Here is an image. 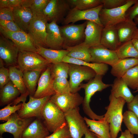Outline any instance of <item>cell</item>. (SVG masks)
Masks as SVG:
<instances>
[{
    "instance_id": "cell-1",
    "label": "cell",
    "mask_w": 138,
    "mask_h": 138,
    "mask_svg": "<svg viewBox=\"0 0 138 138\" xmlns=\"http://www.w3.org/2000/svg\"><path fill=\"white\" fill-rule=\"evenodd\" d=\"M109 99L110 103L105 108L107 111L103 118L109 124L111 138H117L118 133L121 131L123 110L126 102L123 98H117L111 94Z\"/></svg>"
},
{
    "instance_id": "cell-2",
    "label": "cell",
    "mask_w": 138,
    "mask_h": 138,
    "mask_svg": "<svg viewBox=\"0 0 138 138\" xmlns=\"http://www.w3.org/2000/svg\"><path fill=\"white\" fill-rule=\"evenodd\" d=\"M102 77L103 76L96 75L87 83L81 84L80 86V88L84 89L85 90V95L82 103L83 111L85 114L94 120L101 119L104 116L97 115L92 110L90 106L91 98L97 92L102 91L112 85L103 83Z\"/></svg>"
},
{
    "instance_id": "cell-3",
    "label": "cell",
    "mask_w": 138,
    "mask_h": 138,
    "mask_svg": "<svg viewBox=\"0 0 138 138\" xmlns=\"http://www.w3.org/2000/svg\"><path fill=\"white\" fill-rule=\"evenodd\" d=\"M43 123L49 132H53L66 123L64 113L49 100L42 112Z\"/></svg>"
},
{
    "instance_id": "cell-4",
    "label": "cell",
    "mask_w": 138,
    "mask_h": 138,
    "mask_svg": "<svg viewBox=\"0 0 138 138\" xmlns=\"http://www.w3.org/2000/svg\"><path fill=\"white\" fill-rule=\"evenodd\" d=\"M28 27L27 33L32 40L36 48L46 47L47 35L46 24L48 21L42 13H34Z\"/></svg>"
},
{
    "instance_id": "cell-5",
    "label": "cell",
    "mask_w": 138,
    "mask_h": 138,
    "mask_svg": "<svg viewBox=\"0 0 138 138\" xmlns=\"http://www.w3.org/2000/svg\"><path fill=\"white\" fill-rule=\"evenodd\" d=\"M51 64L37 53L19 51L17 67L22 72L45 70Z\"/></svg>"
},
{
    "instance_id": "cell-6",
    "label": "cell",
    "mask_w": 138,
    "mask_h": 138,
    "mask_svg": "<svg viewBox=\"0 0 138 138\" xmlns=\"http://www.w3.org/2000/svg\"><path fill=\"white\" fill-rule=\"evenodd\" d=\"M68 75L70 92L77 93L81 88V83L84 80L89 81L96 75L95 71L91 68L84 66L69 64Z\"/></svg>"
},
{
    "instance_id": "cell-7",
    "label": "cell",
    "mask_w": 138,
    "mask_h": 138,
    "mask_svg": "<svg viewBox=\"0 0 138 138\" xmlns=\"http://www.w3.org/2000/svg\"><path fill=\"white\" fill-rule=\"evenodd\" d=\"M136 0H127L126 3L121 7L110 9L102 8L99 15L100 21L104 27L115 26L126 19V13Z\"/></svg>"
},
{
    "instance_id": "cell-8",
    "label": "cell",
    "mask_w": 138,
    "mask_h": 138,
    "mask_svg": "<svg viewBox=\"0 0 138 138\" xmlns=\"http://www.w3.org/2000/svg\"><path fill=\"white\" fill-rule=\"evenodd\" d=\"M87 22L86 21L79 24H71L60 26L64 40V47L75 46L84 42L85 30Z\"/></svg>"
},
{
    "instance_id": "cell-9",
    "label": "cell",
    "mask_w": 138,
    "mask_h": 138,
    "mask_svg": "<svg viewBox=\"0 0 138 138\" xmlns=\"http://www.w3.org/2000/svg\"><path fill=\"white\" fill-rule=\"evenodd\" d=\"M102 4L94 8L86 10H80L75 7L71 9L62 23L64 25L72 24L80 20H86L95 22L102 26L99 18V12L103 8Z\"/></svg>"
},
{
    "instance_id": "cell-10",
    "label": "cell",
    "mask_w": 138,
    "mask_h": 138,
    "mask_svg": "<svg viewBox=\"0 0 138 138\" xmlns=\"http://www.w3.org/2000/svg\"><path fill=\"white\" fill-rule=\"evenodd\" d=\"M51 96H48L41 98H36L29 95V101L25 103L23 100L21 108L18 111V114L21 118L28 119L36 117L42 118L43 109Z\"/></svg>"
},
{
    "instance_id": "cell-11",
    "label": "cell",
    "mask_w": 138,
    "mask_h": 138,
    "mask_svg": "<svg viewBox=\"0 0 138 138\" xmlns=\"http://www.w3.org/2000/svg\"><path fill=\"white\" fill-rule=\"evenodd\" d=\"M68 0H50L42 13L48 21L62 22L71 9Z\"/></svg>"
},
{
    "instance_id": "cell-12",
    "label": "cell",
    "mask_w": 138,
    "mask_h": 138,
    "mask_svg": "<svg viewBox=\"0 0 138 138\" xmlns=\"http://www.w3.org/2000/svg\"><path fill=\"white\" fill-rule=\"evenodd\" d=\"M65 119L72 138H82L88 127L80 114L79 107L64 113Z\"/></svg>"
},
{
    "instance_id": "cell-13",
    "label": "cell",
    "mask_w": 138,
    "mask_h": 138,
    "mask_svg": "<svg viewBox=\"0 0 138 138\" xmlns=\"http://www.w3.org/2000/svg\"><path fill=\"white\" fill-rule=\"evenodd\" d=\"M1 34L12 41L19 51L37 53V48L28 34L22 31L12 32L0 27Z\"/></svg>"
},
{
    "instance_id": "cell-14",
    "label": "cell",
    "mask_w": 138,
    "mask_h": 138,
    "mask_svg": "<svg viewBox=\"0 0 138 138\" xmlns=\"http://www.w3.org/2000/svg\"><path fill=\"white\" fill-rule=\"evenodd\" d=\"M32 118H21L17 113L12 114L7 121L0 124V136L5 132L12 134L14 138H21L23 131L32 121Z\"/></svg>"
},
{
    "instance_id": "cell-15",
    "label": "cell",
    "mask_w": 138,
    "mask_h": 138,
    "mask_svg": "<svg viewBox=\"0 0 138 138\" xmlns=\"http://www.w3.org/2000/svg\"><path fill=\"white\" fill-rule=\"evenodd\" d=\"M84 98L78 93L57 94L51 96L49 100L65 113L82 104Z\"/></svg>"
},
{
    "instance_id": "cell-16",
    "label": "cell",
    "mask_w": 138,
    "mask_h": 138,
    "mask_svg": "<svg viewBox=\"0 0 138 138\" xmlns=\"http://www.w3.org/2000/svg\"><path fill=\"white\" fill-rule=\"evenodd\" d=\"M90 62L103 63L112 66L119 59L116 51L109 50L101 44L90 47Z\"/></svg>"
},
{
    "instance_id": "cell-17",
    "label": "cell",
    "mask_w": 138,
    "mask_h": 138,
    "mask_svg": "<svg viewBox=\"0 0 138 138\" xmlns=\"http://www.w3.org/2000/svg\"><path fill=\"white\" fill-rule=\"evenodd\" d=\"M19 52L18 48L12 41L1 35L0 59L5 64L9 66H17Z\"/></svg>"
},
{
    "instance_id": "cell-18",
    "label": "cell",
    "mask_w": 138,
    "mask_h": 138,
    "mask_svg": "<svg viewBox=\"0 0 138 138\" xmlns=\"http://www.w3.org/2000/svg\"><path fill=\"white\" fill-rule=\"evenodd\" d=\"M47 33L46 39V47L55 50L63 49L64 41L61 35L60 26L55 21H52L46 24Z\"/></svg>"
},
{
    "instance_id": "cell-19",
    "label": "cell",
    "mask_w": 138,
    "mask_h": 138,
    "mask_svg": "<svg viewBox=\"0 0 138 138\" xmlns=\"http://www.w3.org/2000/svg\"><path fill=\"white\" fill-rule=\"evenodd\" d=\"M50 65L44 70L39 79L38 86L33 96L34 98H41L56 94L53 86V79L51 76Z\"/></svg>"
},
{
    "instance_id": "cell-20",
    "label": "cell",
    "mask_w": 138,
    "mask_h": 138,
    "mask_svg": "<svg viewBox=\"0 0 138 138\" xmlns=\"http://www.w3.org/2000/svg\"><path fill=\"white\" fill-rule=\"evenodd\" d=\"M14 21L20 29L27 33L33 13L30 8L20 5L13 8Z\"/></svg>"
},
{
    "instance_id": "cell-21",
    "label": "cell",
    "mask_w": 138,
    "mask_h": 138,
    "mask_svg": "<svg viewBox=\"0 0 138 138\" xmlns=\"http://www.w3.org/2000/svg\"><path fill=\"white\" fill-rule=\"evenodd\" d=\"M40 118L32 121L27 126L21 138H45L49 135V132Z\"/></svg>"
},
{
    "instance_id": "cell-22",
    "label": "cell",
    "mask_w": 138,
    "mask_h": 138,
    "mask_svg": "<svg viewBox=\"0 0 138 138\" xmlns=\"http://www.w3.org/2000/svg\"><path fill=\"white\" fill-rule=\"evenodd\" d=\"M103 28L95 22L87 21L84 42L90 47L100 44Z\"/></svg>"
},
{
    "instance_id": "cell-23",
    "label": "cell",
    "mask_w": 138,
    "mask_h": 138,
    "mask_svg": "<svg viewBox=\"0 0 138 138\" xmlns=\"http://www.w3.org/2000/svg\"><path fill=\"white\" fill-rule=\"evenodd\" d=\"M114 26L121 43L133 39L138 29L136 24L133 20L127 19Z\"/></svg>"
},
{
    "instance_id": "cell-24",
    "label": "cell",
    "mask_w": 138,
    "mask_h": 138,
    "mask_svg": "<svg viewBox=\"0 0 138 138\" xmlns=\"http://www.w3.org/2000/svg\"><path fill=\"white\" fill-rule=\"evenodd\" d=\"M121 43L114 26L104 27L101 44L109 50L116 51Z\"/></svg>"
},
{
    "instance_id": "cell-25",
    "label": "cell",
    "mask_w": 138,
    "mask_h": 138,
    "mask_svg": "<svg viewBox=\"0 0 138 138\" xmlns=\"http://www.w3.org/2000/svg\"><path fill=\"white\" fill-rule=\"evenodd\" d=\"M111 86L110 94L115 97L122 98L127 103L130 102L134 98V96L121 78H115Z\"/></svg>"
},
{
    "instance_id": "cell-26",
    "label": "cell",
    "mask_w": 138,
    "mask_h": 138,
    "mask_svg": "<svg viewBox=\"0 0 138 138\" xmlns=\"http://www.w3.org/2000/svg\"><path fill=\"white\" fill-rule=\"evenodd\" d=\"M84 119L87 126L90 127V131L103 138H111L109 124L103 118L97 121L85 117Z\"/></svg>"
},
{
    "instance_id": "cell-27",
    "label": "cell",
    "mask_w": 138,
    "mask_h": 138,
    "mask_svg": "<svg viewBox=\"0 0 138 138\" xmlns=\"http://www.w3.org/2000/svg\"><path fill=\"white\" fill-rule=\"evenodd\" d=\"M37 52L50 64H56L62 62L64 57L68 51L65 49L55 50L42 46L37 48Z\"/></svg>"
},
{
    "instance_id": "cell-28",
    "label": "cell",
    "mask_w": 138,
    "mask_h": 138,
    "mask_svg": "<svg viewBox=\"0 0 138 138\" xmlns=\"http://www.w3.org/2000/svg\"><path fill=\"white\" fill-rule=\"evenodd\" d=\"M138 65V59L129 58L119 59L112 66L111 73L117 78H121L129 69Z\"/></svg>"
},
{
    "instance_id": "cell-29",
    "label": "cell",
    "mask_w": 138,
    "mask_h": 138,
    "mask_svg": "<svg viewBox=\"0 0 138 138\" xmlns=\"http://www.w3.org/2000/svg\"><path fill=\"white\" fill-rule=\"evenodd\" d=\"M89 48L84 42L75 46L64 47L68 51L67 56L88 62H90L91 60Z\"/></svg>"
},
{
    "instance_id": "cell-30",
    "label": "cell",
    "mask_w": 138,
    "mask_h": 138,
    "mask_svg": "<svg viewBox=\"0 0 138 138\" xmlns=\"http://www.w3.org/2000/svg\"><path fill=\"white\" fill-rule=\"evenodd\" d=\"M20 94L19 90L10 80L0 89V106L12 102L18 97Z\"/></svg>"
},
{
    "instance_id": "cell-31",
    "label": "cell",
    "mask_w": 138,
    "mask_h": 138,
    "mask_svg": "<svg viewBox=\"0 0 138 138\" xmlns=\"http://www.w3.org/2000/svg\"><path fill=\"white\" fill-rule=\"evenodd\" d=\"M62 62L69 64H76L89 67L93 70L96 74L103 76L106 74L109 70L108 65L94 63H90L73 58L66 55L64 57Z\"/></svg>"
},
{
    "instance_id": "cell-32",
    "label": "cell",
    "mask_w": 138,
    "mask_h": 138,
    "mask_svg": "<svg viewBox=\"0 0 138 138\" xmlns=\"http://www.w3.org/2000/svg\"><path fill=\"white\" fill-rule=\"evenodd\" d=\"M8 69L10 80L18 89L21 95L29 93L24 82L23 72L16 66H10Z\"/></svg>"
},
{
    "instance_id": "cell-33",
    "label": "cell",
    "mask_w": 138,
    "mask_h": 138,
    "mask_svg": "<svg viewBox=\"0 0 138 138\" xmlns=\"http://www.w3.org/2000/svg\"><path fill=\"white\" fill-rule=\"evenodd\" d=\"M41 72L38 71H26L23 72L24 82L29 95L33 96Z\"/></svg>"
},
{
    "instance_id": "cell-34",
    "label": "cell",
    "mask_w": 138,
    "mask_h": 138,
    "mask_svg": "<svg viewBox=\"0 0 138 138\" xmlns=\"http://www.w3.org/2000/svg\"><path fill=\"white\" fill-rule=\"evenodd\" d=\"M116 51L119 59L129 58L138 59V52L131 40L121 43Z\"/></svg>"
},
{
    "instance_id": "cell-35",
    "label": "cell",
    "mask_w": 138,
    "mask_h": 138,
    "mask_svg": "<svg viewBox=\"0 0 138 138\" xmlns=\"http://www.w3.org/2000/svg\"><path fill=\"white\" fill-rule=\"evenodd\" d=\"M123 121L131 133L138 135V118L133 112L126 111L123 115Z\"/></svg>"
},
{
    "instance_id": "cell-36",
    "label": "cell",
    "mask_w": 138,
    "mask_h": 138,
    "mask_svg": "<svg viewBox=\"0 0 138 138\" xmlns=\"http://www.w3.org/2000/svg\"><path fill=\"white\" fill-rule=\"evenodd\" d=\"M52 77L53 79L63 77L67 78L69 68V64L62 62L56 64H51L50 65Z\"/></svg>"
},
{
    "instance_id": "cell-37",
    "label": "cell",
    "mask_w": 138,
    "mask_h": 138,
    "mask_svg": "<svg viewBox=\"0 0 138 138\" xmlns=\"http://www.w3.org/2000/svg\"><path fill=\"white\" fill-rule=\"evenodd\" d=\"M121 78L128 87L136 90L138 86V65L128 70Z\"/></svg>"
},
{
    "instance_id": "cell-38",
    "label": "cell",
    "mask_w": 138,
    "mask_h": 138,
    "mask_svg": "<svg viewBox=\"0 0 138 138\" xmlns=\"http://www.w3.org/2000/svg\"><path fill=\"white\" fill-rule=\"evenodd\" d=\"M71 5L80 10H86L102 4L101 0H68Z\"/></svg>"
},
{
    "instance_id": "cell-39",
    "label": "cell",
    "mask_w": 138,
    "mask_h": 138,
    "mask_svg": "<svg viewBox=\"0 0 138 138\" xmlns=\"http://www.w3.org/2000/svg\"><path fill=\"white\" fill-rule=\"evenodd\" d=\"M53 85L56 94H62L71 92L68 81L65 77H59L53 79Z\"/></svg>"
},
{
    "instance_id": "cell-40",
    "label": "cell",
    "mask_w": 138,
    "mask_h": 138,
    "mask_svg": "<svg viewBox=\"0 0 138 138\" xmlns=\"http://www.w3.org/2000/svg\"><path fill=\"white\" fill-rule=\"evenodd\" d=\"M10 103L0 110V120L7 121L10 116L18 111L21 108L22 103L16 105L11 106Z\"/></svg>"
},
{
    "instance_id": "cell-41",
    "label": "cell",
    "mask_w": 138,
    "mask_h": 138,
    "mask_svg": "<svg viewBox=\"0 0 138 138\" xmlns=\"http://www.w3.org/2000/svg\"><path fill=\"white\" fill-rule=\"evenodd\" d=\"M45 138H72L66 123L65 125Z\"/></svg>"
},
{
    "instance_id": "cell-42",
    "label": "cell",
    "mask_w": 138,
    "mask_h": 138,
    "mask_svg": "<svg viewBox=\"0 0 138 138\" xmlns=\"http://www.w3.org/2000/svg\"><path fill=\"white\" fill-rule=\"evenodd\" d=\"M3 61L0 59V88L1 89L10 81L8 69L5 67Z\"/></svg>"
},
{
    "instance_id": "cell-43",
    "label": "cell",
    "mask_w": 138,
    "mask_h": 138,
    "mask_svg": "<svg viewBox=\"0 0 138 138\" xmlns=\"http://www.w3.org/2000/svg\"><path fill=\"white\" fill-rule=\"evenodd\" d=\"M50 0H33L30 8L33 13H42Z\"/></svg>"
},
{
    "instance_id": "cell-44",
    "label": "cell",
    "mask_w": 138,
    "mask_h": 138,
    "mask_svg": "<svg viewBox=\"0 0 138 138\" xmlns=\"http://www.w3.org/2000/svg\"><path fill=\"white\" fill-rule=\"evenodd\" d=\"M103 8L110 9L122 6L127 2V0H101Z\"/></svg>"
},
{
    "instance_id": "cell-45",
    "label": "cell",
    "mask_w": 138,
    "mask_h": 138,
    "mask_svg": "<svg viewBox=\"0 0 138 138\" xmlns=\"http://www.w3.org/2000/svg\"><path fill=\"white\" fill-rule=\"evenodd\" d=\"M0 20L14 21L13 8L7 7L0 9Z\"/></svg>"
},
{
    "instance_id": "cell-46",
    "label": "cell",
    "mask_w": 138,
    "mask_h": 138,
    "mask_svg": "<svg viewBox=\"0 0 138 138\" xmlns=\"http://www.w3.org/2000/svg\"><path fill=\"white\" fill-rule=\"evenodd\" d=\"M0 27L7 30L12 32L22 30L14 21L0 20Z\"/></svg>"
},
{
    "instance_id": "cell-47",
    "label": "cell",
    "mask_w": 138,
    "mask_h": 138,
    "mask_svg": "<svg viewBox=\"0 0 138 138\" xmlns=\"http://www.w3.org/2000/svg\"><path fill=\"white\" fill-rule=\"evenodd\" d=\"M138 15V0H136L135 3L130 7L126 13L127 19L133 20Z\"/></svg>"
},
{
    "instance_id": "cell-48",
    "label": "cell",
    "mask_w": 138,
    "mask_h": 138,
    "mask_svg": "<svg viewBox=\"0 0 138 138\" xmlns=\"http://www.w3.org/2000/svg\"><path fill=\"white\" fill-rule=\"evenodd\" d=\"M127 106L128 110L133 112L138 118V94L130 102L127 103Z\"/></svg>"
},
{
    "instance_id": "cell-49",
    "label": "cell",
    "mask_w": 138,
    "mask_h": 138,
    "mask_svg": "<svg viewBox=\"0 0 138 138\" xmlns=\"http://www.w3.org/2000/svg\"><path fill=\"white\" fill-rule=\"evenodd\" d=\"M24 0H8L9 7L14 8L21 5Z\"/></svg>"
},
{
    "instance_id": "cell-50",
    "label": "cell",
    "mask_w": 138,
    "mask_h": 138,
    "mask_svg": "<svg viewBox=\"0 0 138 138\" xmlns=\"http://www.w3.org/2000/svg\"><path fill=\"white\" fill-rule=\"evenodd\" d=\"M134 135L131 133L127 129L122 132L120 136L118 138H134Z\"/></svg>"
},
{
    "instance_id": "cell-51",
    "label": "cell",
    "mask_w": 138,
    "mask_h": 138,
    "mask_svg": "<svg viewBox=\"0 0 138 138\" xmlns=\"http://www.w3.org/2000/svg\"><path fill=\"white\" fill-rule=\"evenodd\" d=\"M84 135L85 137L84 138H96L97 137L94 133L89 131V129L86 130Z\"/></svg>"
},
{
    "instance_id": "cell-52",
    "label": "cell",
    "mask_w": 138,
    "mask_h": 138,
    "mask_svg": "<svg viewBox=\"0 0 138 138\" xmlns=\"http://www.w3.org/2000/svg\"><path fill=\"white\" fill-rule=\"evenodd\" d=\"M7 7H9L8 0H0V9Z\"/></svg>"
},
{
    "instance_id": "cell-53",
    "label": "cell",
    "mask_w": 138,
    "mask_h": 138,
    "mask_svg": "<svg viewBox=\"0 0 138 138\" xmlns=\"http://www.w3.org/2000/svg\"><path fill=\"white\" fill-rule=\"evenodd\" d=\"M131 41L134 47L138 52V39L135 38H133Z\"/></svg>"
},
{
    "instance_id": "cell-54",
    "label": "cell",
    "mask_w": 138,
    "mask_h": 138,
    "mask_svg": "<svg viewBox=\"0 0 138 138\" xmlns=\"http://www.w3.org/2000/svg\"><path fill=\"white\" fill-rule=\"evenodd\" d=\"M133 38H135L138 39V29L135 33Z\"/></svg>"
},
{
    "instance_id": "cell-55",
    "label": "cell",
    "mask_w": 138,
    "mask_h": 138,
    "mask_svg": "<svg viewBox=\"0 0 138 138\" xmlns=\"http://www.w3.org/2000/svg\"><path fill=\"white\" fill-rule=\"evenodd\" d=\"M134 19L135 24H138V16L135 17Z\"/></svg>"
},
{
    "instance_id": "cell-56",
    "label": "cell",
    "mask_w": 138,
    "mask_h": 138,
    "mask_svg": "<svg viewBox=\"0 0 138 138\" xmlns=\"http://www.w3.org/2000/svg\"><path fill=\"white\" fill-rule=\"evenodd\" d=\"M95 134V135L98 138H103L100 136H99L96 134Z\"/></svg>"
},
{
    "instance_id": "cell-57",
    "label": "cell",
    "mask_w": 138,
    "mask_h": 138,
    "mask_svg": "<svg viewBox=\"0 0 138 138\" xmlns=\"http://www.w3.org/2000/svg\"><path fill=\"white\" fill-rule=\"evenodd\" d=\"M138 92V86L137 88L136 89V90L134 92L135 93V92Z\"/></svg>"
},
{
    "instance_id": "cell-58",
    "label": "cell",
    "mask_w": 138,
    "mask_h": 138,
    "mask_svg": "<svg viewBox=\"0 0 138 138\" xmlns=\"http://www.w3.org/2000/svg\"><path fill=\"white\" fill-rule=\"evenodd\" d=\"M0 138H2V136H0Z\"/></svg>"
}]
</instances>
